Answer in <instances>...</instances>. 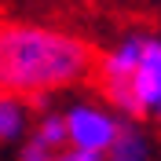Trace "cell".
I'll list each match as a JSON object with an SVG mask.
<instances>
[{
  "label": "cell",
  "mask_w": 161,
  "mask_h": 161,
  "mask_svg": "<svg viewBox=\"0 0 161 161\" xmlns=\"http://www.w3.org/2000/svg\"><path fill=\"white\" fill-rule=\"evenodd\" d=\"M55 154L44 147V143H37L33 136H26V139L19 143V150H15V161H51Z\"/></svg>",
  "instance_id": "cell-7"
},
{
  "label": "cell",
  "mask_w": 161,
  "mask_h": 161,
  "mask_svg": "<svg viewBox=\"0 0 161 161\" xmlns=\"http://www.w3.org/2000/svg\"><path fill=\"white\" fill-rule=\"evenodd\" d=\"M51 161H103V158H92V154H77V150H62V154H55Z\"/></svg>",
  "instance_id": "cell-8"
},
{
  "label": "cell",
  "mask_w": 161,
  "mask_h": 161,
  "mask_svg": "<svg viewBox=\"0 0 161 161\" xmlns=\"http://www.w3.org/2000/svg\"><path fill=\"white\" fill-rule=\"evenodd\" d=\"M99 99L117 117L143 125L161 117V33L132 26L95 55Z\"/></svg>",
  "instance_id": "cell-2"
},
{
  "label": "cell",
  "mask_w": 161,
  "mask_h": 161,
  "mask_svg": "<svg viewBox=\"0 0 161 161\" xmlns=\"http://www.w3.org/2000/svg\"><path fill=\"white\" fill-rule=\"evenodd\" d=\"M99 48L62 26L0 19V95L33 103L70 92L95 73Z\"/></svg>",
  "instance_id": "cell-1"
},
{
  "label": "cell",
  "mask_w": 161,
  "mask_h": 161,
  "mask_svg": "<svg viewBox=\"0 0 161 161\" xmlns=\"http://www.w3.org/2000/svg\"><path fill=\"white\" fill-rule=\"evenodd\" d=\"M62 125H66V150L106 158L125 128V117H117L103 99H73L62 106Z\"/></svg>",
  "instance_id": "cell-3"
},
{
  "label": "cell",
  "mask_w": 161,
  "mask_h": 161,
  "mask_svg": "<svg viewBox=\"0 0 161 161\" xmlns=\"http://www.w3.org/2000/svg\"><path fill=\"white\" fill-rule=\"evenodd\" d=\"M158 4H161V0H158Z\"/></svg>",
  "instance_id": "cell-9"
},
{
  "label": "cell",
  "mask_w": 161,
  "mask_h": 161,
  "mask_svg": "<svg viewBox=\"0 0 161 161\" xmlns=\"http://www.w3.org/2000/svg\"><path fill=\"white\" fill-rule=\"evenodd\" d=\"M154 154H158V147H154L150 132L143 128V125L125 121V128H121L117 143L110 147V154H106L103 161H154Z\"/></svg>",
  "instance_id": "cell-4"
},
{
  "label": "cell",
  "mask_w": 161,
  "mask_h": 161,
  "mask_svg": "<svg viewBox=\"0 0 161 161\" xmlns=\"http://www.w3.org/2000/svg\"><path fill=\"white\" fill-rule=\"evenodd\" d=\"M30 136H33L37 143H44L51 154H62V150H66V125H62V110H44L40 117H33Z\"/></svg>",
  "instance_id": "cell-6"
},
{
  "label": "cell",
  "mask_w": 161,
  "mask_h": 161,
  "mask_svg": "<svg viewBox=\"0 0 161 161\" xmlns=\"http://www.w3.org/2000/svg\"><path fill=\"white\" fill-rule=\"evenodd\" d=\"M33 128V114L30 103L0 95V147H19Z\"/></svg>",
  "instance_id": "cell-5"
}]
</instances>
